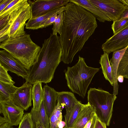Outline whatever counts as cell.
Returning <instances> with one entry per match:
<instances>
[{"label": "cell", "mask_w": 128, "mask_h": 128, "mask_svg": "<svg viewBox=\"0 0 128 128\" xmlns=\"http://www.w3.org/2000/svg\"><path fill=\"white\" fill-rule=\"evenodd\" d=\"M57 102L62 107H64L66 112L70 110L79 101L72 92L66 91L57 92Z\"/></svg>", "instance_id": "18"}, {"label": "cell", "mask_w": 128, "mask_h": 128, "mask_svg": "<svg viewBox=\"0 0 128 128\" xmlns=\"http://www.w3.org/2000/svg\"><path fill=\"white\" fill-rule=\"evenodd\" d=\"M125 7H128V0H119Z\"/></svg>", "instance_id": "40"}, {"label": "cell", "mask_w": 128, "mask_h": 128, "mask_svg": "<svg viewBox=\"0 0 128 128\" xmlns=\"http://www.w3.org/2000/svg\"><path fill=\"white\" fill-rule=\"evenodd\" d=\"M97 118V116L95 114L93 118L92 122L90 128H94L96 121Z\"/></svg>", "instance_id": "38"}, {"label": "cell", "mask_w": 128, "mask_h": 128, "mask_svg": "<svg viewBox=\"0 0 128 128\" xmlns=\"http://www.w3.org/2000/svg\"><path fill=\"white\" fill-rule=\"evenodd\" d=\"M128 46L114 52L112 58L110 60L114 80L113 94L116 95L118 94V82L117 72L118 66Z\"/></svg>", "instance_id": "15"}, {"label": "cell", "mask_w": 128, "mask_h": 128, "mask_svg": "<svg viewBox=\"0 0 128 128\" xmlns=\"http://www.w3.org/2000/svg\"><path fill=\"white\" fill-rule=\"evenodd\" d=\"M59 13L55 14L48 18L45 22L43 26V28L49 26L54 23L56 18Z\"/></svg>", "instance_id": "32"}, {"label": "cell", "mask_w": 128, "mask_h": 128, "mask_svg": "<svg viewBox=\"0 0 128 128\" xmlns=\"http://www.w3.org/2000/svg\"><path fill=\"white\" fill-rule=\"evenodd\" d=\"M112 28L114 34L117 33L128 26V18L113 21Z\"/></svg>", "instance_id": "30"}, {"label": "cell", "mask_w": 128, "mask_h": 128, "mask_svg": "<svg viewBox=\"0 0 128 128\" xmlns=\"http://www.w3.org/2000/svg\"><path fill=\"white\" fill-rule=\"evenodd\" d=\"M70 2H73L89 11L100 22H104L106 21H111L107 16L99 10L89 0H70Z\"/></svg>", "instance_id": "16"}, {"label": "cell", "mask_w": 128, "mask_h": 128, "mask_svg": "<svg viewBox=\"0 0 128 128\" xmlns=\"http://www.w3.org/2000/svg\"><path fill=\"white\" fill-rule=\"evenodd\" d=\"M93 118L90 120L86 125L84 128H90L92 124Z\"/></svg>", "instance_id": "39"}, {"label": "cell", "mask_w": 128, "mask_h": 128, "mask_svg": "<svg viewBox=\"0 0 128 128\" xmlns=\"http://www.w3.org/2000/svg\"><path fill=\"white\" fill-rule=\"evenodd\" d=\"M95 114L94 108L88 102L83 104L71 128H84Z\"/></svg>", "instance_id": "13"}, {"label": "cell", "mask_w": 128, "mask_h": 128, "mask_svg": "<svg viewBox=\"0 0 128 128\" xmlns=\"http://www.w3.org/2000/svg\"><path fill=\"white\" fill-rule=\"evenodd\" d=\"M28 3L27 0H13L3 10L0 12V18L10 14L16 9Z\"/></svg>", "instance_id": "26"}, {"label": "cell", "mask_w": 128, "mask_h": 128, "mask_svg": "<svg viewBox=\"0 0 128 128\" xmlns=\"http://www.w3.org/2000/svg\"><path fill=\"white\" fill-rule=\"evenodd\" d=\"M8 70L0 64V81L14 84L15 82L8 72Z\"/></svg>", "instance_id": "31"}, {"label": "cell", "mask_w": 128, "mask_h": 128, "mask_svg": "<svg viewBox=\"0 0 128 128\" xmlns=\"http://www.w3.org/2000/svg\"><path fill=\"white\" fill-rule=\"evenodd\" d=\"M30 112L34 125L41 124L46 128H50L49 118L45 109L43 101L39 111L31 110Z\"/></svg>", "instance_id": "20"}, {"label": "cell", "mask_w": 128, "mask_h": 128, "mask_svg": "<svg viewBox=\"0 0 128 128\" xmlns=\"http://www.w3.org/2000/svg\"><path fill=\"white\" fill-rule=\"evenodd\" d=\"M32 96L33 106L31 110L36 111H39L44 98L42 83L37 82L33 84L32 88Z\"/></svg>", "instance_id": "19"}, {"label": "cell", "mask_w": 128, "mask_h": 128, "mask_svg": "<svg viewBox=\"0 0 128 128\" xmlns=\"http://www.w3.org/2000/svg\"><path fill=\"white\" fill-rule=\"evenodd\" d=\"M117 74L128 79V46L120 62Z\"/></svg>", "instance_id": "27"}, {"label": "cell", "mask_w": 128, "mask_h": 128, "mask_svg": "<svg viewBox=\"0 0 128 128\" xmlns=\"http://www.w3.org/2000/svg\"><path fill=\"white\" fill-rule=\"evenodd\" d=\"M25 5L16 9L10 14V19L8 23L3 28L0 30V43L9 38L8 31L10 26L15 18L21 11Z\"/></svg>", "instance_id": "24"}, {"label": "cell", "mask_w": 128, "mask_h": 128, "mask_svg": "<svg viewBox=\"0 0 128 128\" xmlns=\"http://www.w3.org/2000/svg\"><path fill=\"white\" fill-rule=\"evenodd\" d=\"M99 10L113 21L120 20L125 10L119 0H89Z\"/></svg>", "instance_id": "8"}, {"label": "cell", "mask_w": 128, "mask_h": 128, "mask_svg": "<svg viewBox=\"0 0 128 128\" xmlns=\"http://www.w3.org/2000/svg\"><path fill=\"white\" fill-rule=\"evenodd\" d=\"M83 104L79 101L70 110L66 112L64 116L66 128L72 127Z\"/></svg>", "instance_id": "22"}, {"label": "cell", "mask_w": 128, "mask_h": 128, "mask_svg": "<svg viewBox=\"0 0 128 128\" xmlns=\"http://www.w3.org/2000/svg\"><path fill=\"white\" fill-rule=\"evenodd\" d=\"M116 95L101 88H90L88 92V102L94 108L97 118L109 126Z\"/></svg>", "instance_id": "5"}, {"label": "cell", "mask_w": 128, "mask_h": 128, "mask_svg": "<svg viewBox=\"0 0 128 128\" xmlns=\"http://www.w3.org/2000/svg\"><path fill=\"white\" fill-rule=\"evenodd\" d=\"M34 128H46L44 126L41 124H38L34 125Z\"/></svg>", "instance_id": "42"}, {"label": "cell", "mask_w": 128, "mask_h": 128, "mask_svg": "<svg viewBox=\"0 0 128 128\" xmlns=\"http://www.w3.org/2000/svg\"><path fill=\"white\" fill-rule=\"evenodd\" d=\"M18 128H34L30 112L24 114Z\"/></svg>", "instance_id": "29"}, {"label": "cell", "mask_w": 128, "mask_h": 128, "mask_svg": "<svg viewBox=\"0 0 128 128\" xmlns=\"http://www.w3.org/2000/svg\"><path fill=\"white\" fill-rule=\"evenodd\" d=\"M10 14L0 18V30L3 28L8 23L10 18Z\"/></svg>", "instance_id": "33"}, {"label": "cell", "mask_w": 128, "mask_h": 128, "mask_svg": "<svg viewBox=\"0 0 128 128\" xmlns=\"http://www.w3.org/2000/svg\"><path fill=\"white\" fill-rule=\"evenodd\" d=\"M124 77L122 76H118V81L119 82L122 83L124 80Z\"/></svg>", "instance_id": "41"}, {"label": "cell", "mask_w": 128, "mask_h": 128, "mask_svg": "<svg viewBox=\"0 0 128 128\" xmlns=\"http://www.w3.org/2000/svg\"><path fill=\"white\" fill-rule=\"evenodd\" d=\"M31 17L30 8L28 3L24 6L11 25L8 31L9 38H12L25 34L24 27L26 23Z\"/></svg>", "instance_id": "11"}, {"label": "cell", "mask_w": 128, "mask_h": 128, "mask_svg": "<svg viewBox=\"0 0 128 128\" xmlns=\"http://www.w3.org/2000/svg\"><path fill=\"white\" fill-rule=\"evenodd\" d=\"M24 110L14 103L10 100L0 101V125L7 123L11 126L19 124L24 115Z\"/></svg>", "instance_id": "6"}, {"label": "cell", "mask_w": 128, "mask_h": 128, "mask_svg": "<svg viewBox=\"0 0 128 128\" xmlns=\"http://www.w3.org/2000/svg\"><path fill=\"white\" fill-rule=\"evenodd\" d=\"M108 54L104 52V54L100 56L99 63L102 72L106 79L110 82L111 85L113 86L114 80L111 66L108 58Z\"/></svg>", "instance_id": "21"}, {"label": "cell", "mask_w": 128, "mask_h": 128, "mask_svg": "<svg viewBox=\"0 0 128 128\" xmlns=\"http://www.w3.org/2000/svg\"><path fill=\"white\" fill-rule=\"evenodd\" d=\"M43 89L44 103L49 118L57 104V92L47 84L44 86Z\"/></svg>", "instance_id": "14"}, {"label": "cell", "mask_w": 128, "mask_h": 128, "mask_svg": "<svg viewBox=\"0 0 128 128\" xmlns=\"http://www.w3.org/2000/svg\"><path fill=\"white\" fill-rule=\"evenodd\" d=\"M64 11H63L60 12L56 18L52 28V34H57L58 33L60 35L61 34L62 28L63 24Z\"/></svg>", "instance_id": "28"}, {"label": "cell", "mask_w": 128, "mask_h": 128, "mask_svg": "<svg viewBox=\"0 0 128 128\" xmlns=\"http://www.w3.org/2000/svg\"><path fill=\"white\" fill-rule=\"evenodd\" d=\"M18 88L13 84L0 81V101L10 100Z\"/></svg>", "instance_id": "23"}, {"label": "cell", "mask_w": 128, "mask_h": 128, "mask_svg": "<svg viewBox=\"0 0 128 128\" xmlns=\"http://www.w3.org/2000/svg\"><path fill=\"white\" fill-rule=\"evenodd\" d=\"M0 128H13L12 126L7 123H5L0 125Z\"/></svg>", "instance_id": "37"}, {"label": "cell", "mask_w": 128, "mask_h": 128, "mask_svg": "<svg viewBox=\"0 0 128 128\" xmlns=\"http://www.w3.org/2000/svg\"><path fill=\"white\" fill-rule=\"evenodd\" d=\"M32 85L26 82L18 89L10 99L14 103L24 110L32 105Z\"/></svg>", "instance_id": "12"}, {"label": "cell", "mask_w": 128, "mask_h": 128, "mask_svg": "<svg viewBox=\"0 0 128 128\" xmlns=\"http://www.w3.org/2000/svg\"><path fill=\"white\" fill-rule=\"evenodd\" d=\"M0 64L5 68L26 80L28 70L18 59L6 50L0 51Z\"/></svg>", "instance_id": "9"}, {"label": "cell", "mask_w": 128, "mask_h": 128, "mask_svg": "<svg viewBox=\"0 0 128 128\" xmlns=\"http://www.w3.org/2000/svg\"><path fill=\"white\" fill-rule=\"evenodd\" d=\"M0 48L19 60L28 70L34 63L41 48L31 40L30 34L8 38L1 42Z\"/></svg>", "instance_id": "3"}, {"label": "cell", "mask_w": 128, "mask_h": 128, "mask_svg": "<svg viewBox=\"0 0 128 128\" xmlns=\"http://www.w3.org/2000/svg\"><path fill=\"white\" fill-rule=\"evenodd\" d=\"M66 128V127L64 126V128Z\"/></svg>", "instance_id": "43"}, {"label": "cell", "mask_w": 128, "mask_h": 128, "mask_svg": "<svg viewBox=\"0 0 128 128\" xmlns=\"http://www.w3.org/2000/svg\"><path fill=\"white\" fill-rule=\"evenodd\" d=\"M91 13L70 2L65 6L63 24L59 40L62 50L61 61L72 62L76 54L94 34L98 25Z\"/></svg>", "instance_id": "1"}, {"label": "cell", "mask_w": 128, "mask_h": 128, "mask_svg": "<svg viewBox=\"0 0 128 128\" xmlns=\"http://www.w3.org/2000/svg\"><path fill=\"white\" fill-rule=\"evenodd\" d=\"M70 0H28L30 8L31 18L45 15L62 6Z\"/></svg>", "instance_id": "7"}, {"label": "cell", "mask_w": 128, "mask_h": 128, "mask_svg": "<svg viewBox=\"0 0 128 128\" xmlns=\"http://www.w3.org/2000/svg\"><path fill=\"white\" fill-rule=\"evenodd\" d=\"M127 18H128V7H125V10L122 15L120 19H123Z\"/></svg>", "instance_id": "36"}, {"label": "cell", "mask_w": 128, "mask_h": 128, "mask_svg": "<svg viewBox=\"0 0 128 128\" xmlns=\"http://www.w3.org/2000/svg\"><path fill=\"white\" fill-rule=\"evenodd\" d=\"M13 0H0V12L3 10Z\"/></svg>", "instance_id": "34"}, {"label": "cell", "mask_w": 128, "mask_h": 128, "mask_svg": "<svg viewBox=\"0 0 128 128\" xmlns=\"http://www.w3.org/2000/svg\"><path fill=\"white\" fill-rule=\"evenodd\" d=\"M62 108L57 102L56 105L49 118L50 128H60L62 120Z\"/></svg>", "instance_id": "25"}, {"label": "cell", "mask_w": 128, "mask_h": 128, "mask_svg": "<svg viewBox=\"0 0 128 128\" xmlns=\"http://www.w3.org/2000/svg\"><path fill=\"white\" fill-rule=\"evenodd\" d=\"M106 126L105 124L101 122L97 118L94 128H106Z\"/></svg>", "instance_id": "35"}, {"label": "cell", "mask_w": 128, "mask_h": 128, "mask_svg": "<svg viewBox=\"0 0 128 128\" xmlns=\"http://www.w3.org/2000/svg\"><path fill=\"white\" fill-rule=\"evenodd\" d=\"M62 54L59 36L51 34L44 40L35 62L28 70L29 76L26 81L32 85L50 82L61 62Z\"/></svg>", "instance_id": "2"}, {"label": "cell", "mask_w": 128, "mask_h": 128, "mask_svg": "<svg viewBox=\"0 0 128 128\" xmlns=\"http://www.w3.org/2000/svg\"><path fill=\"white\" fill-rule=\"evenodd\" d=\"M99 70L87 66L84 59L79 56L78 62L72 67L68 66L64 72L70 89L84 98L92 78Z\"/></svg>", "instance_id": "4"}, {"label": "cell", "mask_w": 128, "mask_h": 128, "mask_svg": "<svg viewBox=\"0 0 128 128\" xmlns=\"http://www.w3.org/2000/svg\"><path fill=\"white\" fill-rule=\"evenodd\" d=\"M65 6L60 7L47 14L36 18H30L26 24V28L32 30L42 28L45 22L48 18L55 14L64 11Z\"/></svg>", "instance_id": "17"}, {"label": "cell", "mask_w": 128, "mask_h": 128, "mask_svg": "<svg viewBox=\"0 0 128 128\" xmlns=\"http://www.w3.org/2000/svg\"><path fill=\"white\" fill-rule=\"evenodd\" d=\"M128 46V26L106 40L102 45L104 52L108 54Z\"/></svg>", "instance_id": "10"}]
</instances>
